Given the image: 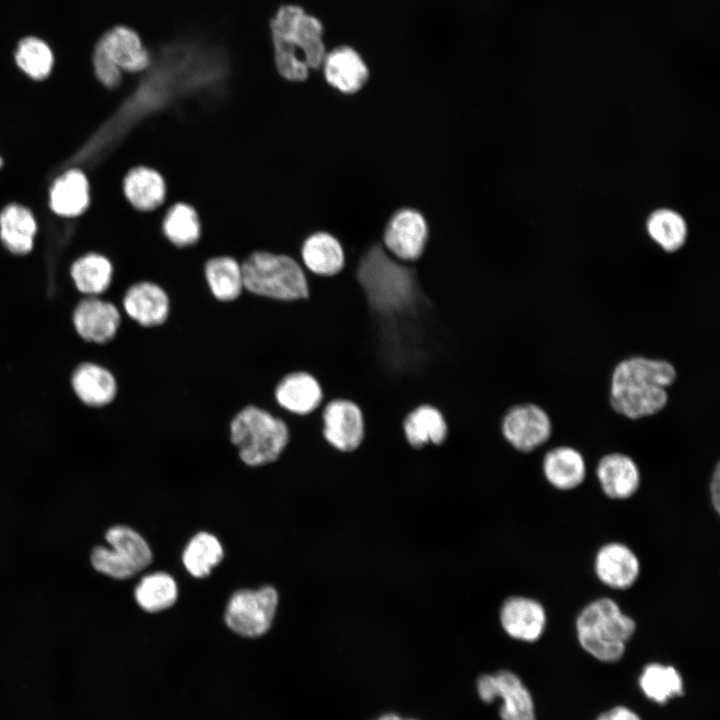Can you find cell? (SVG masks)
<instances>
[{
	"instance_id": "5b68a950",
	"label": "cell",
	"mask_w": 720,
	"mask_h": 720,
	"mask_svg": "<svg viewBox=\"0 0 720 720\" xmlns=\"http://www.w3.org/2000/svg\"><path fill=\"white\" fill-rule=\"evenodd\" d=\"M244 288L278 301H299L310 295L304 267L290 255L257 250L241 261Z\"/></svg>"
},
{
	"instance_id": "e0dca14e",
	"label": "cell",
	"mask_w": 720,
	"mask_h": 720,
	"mask_svg": "<svg viewBox=\"0 0 720 720\" xmlns=\"http://www.w3.org/2000/svg\"><path fill=\"white\" fill-rule=\"evenodd\" d=\"M500 622L504 631L512 638L535 642L541 638L548 615L545 606L528 596H511L500 609Z\"/></svg>"
},
{
	"instance_id": "3957f363",
	"label": "cell",
	"mask_w": 720,
	"mask_h": 720,
	"mask_svg": "<svg viewBox=\"0 0 720 720\" xmlns=\"http://www.w3.org/2000/svg\"><path fill=\"white\" fill-rule=\"evenodd\" d=\"M356 277L368 304L383 315L407 309L416 296L414 271L392 258L380 244L362 255Z\"/></svg>"
},
{
	"instance_id": "30bf717a",
	"label": "cell",
	"mask_w": 720,
	"mask_h": 720,
	"mask_svg": "<svg viewBox=\"0 0 720 720\" xmlns=\"http://www.w3.org/2000/svg\"><path fill=\"white\" fill-rule=\"evenodd\" d=\"M71 323L84 342L106 345L117 337L122 325V314L111 300L100 296H82L72 310Z\"/></svg>"
},
{
	"instance_id": "9c48e42d",
	"label": "cell",
	"mask_w": 720,
	"mask_h": 720,
	"mask_svg": "<svg viewBox=\"0 0 720 720\" xmlns=\"http://www.w3.org/2000/svg\"><path fill=\"white\" fill-rule=\"evenodd\" d=\"M500 428L506 442L521 453H530L542 447L553 434L548 412L531 402L510 407L502 417Z\"/></svg>"
},
{
	"instance_id": "2e32d148",
	"label": "cell",
	"mask_w": 720,
	"mask_h": 720,
	"mask_svg": "<svg viewBox=\"0 0 720 720\" xmlns=\"http://www.w3.org/2000/svg\"><path fill=\"white\" fill-rule=\"evenodd\" d=\"M70 387L84 406L93 409L111 405L119 392L118 380L112 370L93 361H84L74 367Z\"/></svg>"
},
{
	"instance_id": "83f0119b",
	"label": "cell",
	"mask_w": 720,
	"mask_h": 720,
	"mask_svg": "<svg viewBox=\"0 0 720 720\" xmlns=\"http://www.w3.org/2000/svg\"><path fill=\"white\" fill-rule=\"evenodd\" d=\"M447 424L438 407L423 403L407 413L402 428L407 442L414 448H421L429 443L442 444L448 435Z\"/></svg>"
},
{
	"instance_id": "4fadbf2b",
	"label": "cell",
	"mask_w": 720,
	"mask_h": 720,
	"mask_svg": "<svg viewBox=\"0 0 720 720\" xmlns=\"http://www.w3.org/2000/svg\"><path fill=\"white\" fill-rule=\"evenodd\" d=\"M428 239V226L424 216L411 208L400 209L390 218L384 232L387 251L397 260L416 261Z\"/></svg>"
},
{
	"instance_id": "ba28073f",
	"label": "cell",
	"mask_w": 720,
	"mask_h": 720,
	"mask_svg": "<svg viewBox=\"0 0 720 720\" xmlns=\"http://www.w3.org/2000/svg\"><path fill=\"white\" fill-rule=\"evenodd\" d=\"M278 593L272 586L257 590L241 589L232 594L226 610L225 622L236 634L258 637L271 627L277 606Z\"/></svg>"
},
{
	"instance_id": "7c38bea8",
	"label": "cell",
	"mask_w": 720,
	"mask_h": 720,
	"mask_svg": "<svg viewBox=\"0 0 720 720\" xmlns=\"http://www.w3.org/2000/svg\"><path fill=\"white\" fill-rule=\"evenodd\" d=\"M325 440L342 452L356 450L365 436V417L361 407L351 399L335 398L322 411Z\"/></svg>"
},
{
	"instance_id": "6da1fadb",
	"label": "cell",
	"mask_w": 720,
	"mask_h": 720,
	"mask_svg": "<svg viewBox=\"0 0 720 720\" xmlns=\"http://www.w3.org/2000/svg\"><path fill=\"white\" fill-rule=\"evenodd\" d=\"M677 379L667 360L634 355L620 360L610 375L609 404L629 420L654 416L669 402L668 388Z\"/></svg>"
},
{
	"instance_id": "cb8c5ba5",
	"label": "cell",
	"mask_w": 720,
	"mask_h": 720,
	"mask_svg": "<svg viewBox=\"0 0 720 720\" xmlns=\"http://www.w3.org/2000/svg\"><path fill=\"white\" fill-rule=\"evenodd\" d=\"M542 472L551 487L559 491H571L585 481L587 463L577 448L559 445L545 453Z\"/></svg>"
},
{
	"instance_id": "4dcf8cb0",
	"label": "cell",
	"mask_w": 720,
	"mask_h": 720,
	"mask_svg": "<svg viewBox=\"0 0 720 720\" xmlns=\"http://www.w3.org/2000/svg\"><path fill=\"white\" fill-rule=\"evenodd\" d=\"M137 604L146 612L157 613L173 606L178 598L175 579L165 572H154L141 578L135 591Z\"/></svg>"
},
{
	"instance_id": "836d02e7",
	"label": "cell",
	"mask_w": 720,
	"mask_h": 720,
	"mask_svg": "<svg viewBox=\"0 0 720 720\" xmlns=\"http://www.w3.org/2000/svg\"><path fill=\"white\" fill-rule=\"evenodd\" d=\"M643 693L651 700L664 704L683 692L682 678L670 665L650 663L645 666L639 679Z\"/></svg>"
},
{
	"instance_id": "e575fe53",
	"label": "cell",
	"mask_w": 720,
	"mask_h": 720,
	"mask_svg": "<svg viewBox=\"0 0 720 720\" xmlns=\"http://www.w3.org/2000/svg\"><path fill=\"white\" fill-rule=\"evenodd\" d=\"M647 228L653 240L668 252L678 250L686 239L684 220L671 210L655 211L648 220Z\"/></svg>"
},
{
	"instance_id": "44dd1931",
	"label": "cell",
	"mask_w": 720,
	"mask_h": 720,
	"mask_svg": "<svg viewBox=\"0 0 720 720\" xmlns=\"http://www.w3.org/2000/svg\"><path fill=\"white\" fill-rule=\"evenodd\" d=\"M49 207L60 217L82 215L91 203V186L79 168H70L57 176L49 188Z\"/></svg>"
},
{
	"instance_id": "f546056e",
	"label": "cell",
	"mask_w": 720,
	"mask_h": 720,
	"mask_svg": "<svg viewBox=\"0 0 720 720\" xmlns=\"http://www.w3.org/2000/svg\"><path fill=\"white\" fill-rule=\"evenodd\" d=\"M164 237L177 248L195 245L201 237V223L193 206L184 202L170 205L162 218Z\"/></svg>"
},
{
	"instance_id": "f1b7e54d",
	"label": "cell",
	"mask_w": 720,
	"mask_h": 720,
	"mask_svg": "<svg viewBox=\"0 0 720 720\" xmlns=\"http://www.w3.org/2000/svg\"><path fill=\"white\" fill-rule=\"evenodd\" d=\"M203 277L211 294L221 302L234 301L245 290L241 262L229 255L208 258Z\"/></svg>"
},
{
	"instance_id": "5bb4252c",
	"label": "cell",
	"mask_w": 720,
	"mask_h": 720,
	"mask_svg": "<svg viewBox=\"0 0 720 720\" xmlns=\"http://www.w3.org/2000/svg\"><path fill=\"white\" fill-rule=\"evenodd\" d=\"M593 570L604 586L628 590L635 585L641 574L640 559L627 544L610 541L601 545L595 553Z\"/></svg>"
},
{
	"instance_id": "4316f807",
	"label": "cell",
	"mask_w": 720,
	"mask_h": 720,
	"mask_svg": "<svg viewBox=\"0 0 720 720\" xmlns=\"http://www.w3.org/2000/svg\"><path fill=\"white\" fill-rule=\"evenodd\" d=\"M69 276L82 296H103L113 283L114 266L107 256L87 252L71 262Z\"/></svg>"
},
{
	"instance_id": "8992f818",
	"label": "cell",
	"mask_w": 720,
	"mask_h": 720,
	"mask_svg": "<svg viewBox=\"0 0 720 720\" xmlns=\"http://www.w3.org/2000/svg\"><path fill=\"white\" fill-rule=\"evenodd\" d=\"M289 428L284 420L255 405L235 414L230 423V439L240 459L257 467L274 462L289 442Z\"/></svg>"
},
{
	"instance_id": "7a4b0ae2",
	"label": "cell",
	"mask_w": 720,
	"mask_h": 720,
	"mask_svg": "<svg viewBox=\"0 0 720 720\" xmlns=\"http://www.w3.org/2000/svg\"><path fill=\"white\" fill-rule=\"evenodd\" d=\"M274 67L281 78L302 83L326 56L320 21L298 6H284L271 22Z\"/></svg>"
},
{
	"instance_id": "60d3db41",
	"label": "cell",
	"mask_w": 720,
	"mask_h": 720,
	"mask_svg": "<svg viewBox=\"0 0 720 720\" xmlns=\"http://www.w3.org/2000/svg\"><path fill=\"white\" fill-rule=\"evenodd\" d=\"M286 101H287V95H286ZM287 112H288V105H287ZM288 120H289V114H288ZM289 125H290V120H289Z\"/></svg>"
},
{
	"instance_id": "277c9868",
	"label": "cell",
	"mask_w": 720,
	"mask_h": 720,
	"mask_svg": "<svg viewBox=\"0 0 720 720\" xmlns=\"http://www.w3.org/2000/svg\"><path fill=\"white\" fill-rule=\"evenodd\" d=\"M580 646L603 662H616L625 653L637 624L610 597H599L587 603L575 622Z\"/></svg>"
},
{
	"instance_id": "9a60e30c",
	"label": "cell",
	"mask_w": 720,
	"mask_h": 720,
	"mask_svg": "<svg viewBox=\"0 0 720 720\" xmlns=\"http://www.w3.org/2000/svg\"><path fill=\"white\" fill-rule=\"evenodd\" d=\"M122 310L127 317L146 328L164 324L170 314V299L165 289L151 280H138L130 284L121 298Z\"/></svg>"
},
{
	"instance_id": "7402d4cb",
	"label": "cell",
	"mask_w": 720,
	"mask_h": 720,
	"mask_svg": "<svg viewBox=\"0 0 720 720\" xmlns=\"http://www.w3.org/2000/svg\"><path fill=\"white\" fill-rule=\"evenodd\" d=\"M38 225L32 210L20 203H10L0 211V242L11 255L24 257L35 246Z\"/></svg>"
},
{
	"instance_id": "d6986e66",
	"label": "cell",
	"mask_w": 720,
	"mask_h": 720,
	"mask_svg": "<svg viewBox=\"0 0 720 720\" xmlns=\"http://www.w3.org/2000/svg\"><path fill=\"white\" fill-rule=\"evenodd\" d=\"M105 55L123 73H143L151 64V54L144 47L138 34L126 26H115L106 31L96 42Z\"/></svg>"
},
{
	"instance_id": "484cf974",
	"label": "cell",
	"mask_w": 720,
	"mask_h": 720,
	"mask_svg": "<svg viewBox=\"0 0 720 720\" xmlns=\"http://www.w3.org/2000/svg\"><path fill=\"white\" fill-rule=\"evenodd\" d=\"M122 192L133 209L151 212L165 203L166 183L156 169L138 165L130 168L124 175Z\"/></svg>"
},
{
	"instance_id": "d4e9b609",
	"label": "cell",
	"mask_w": 720,
	"mask_h": 720,
	"mask_svg": "<svg viewBox=\"0 0 720 720\" xmlns=\"http://www.w3.org/2000/svg\"><path fill=\"white\" fill-rule=\"evenodd\" d=\"M322 66L326 82L343 94L358 92L369 77L361 56L348 46L326 53Z\"/></svg>"
},
{
	"instance_id": "8fae6325",
	"label": "cell",
	"mask_w": 720,
	"mask_h": 720,
	"mask_svg": "<svg viewBox=\"0 0 720 720\" xmlns=\"http://www.w3.org/2000/svg\"><path fill=\"white\" fill-rule=\"evenodd\" d=\"M479 697L486 703L495 698L503 700L502 720H535L532 697L520 678L511 671L482 675L477 680Z\"/></svg>"
},
{
	"instance_id": "74e56055",
	"label": "cell",
	"mask_w": 720,
	"mask_h": 720,
	"mask_svg": "<svg viewBox=\"0 0 720 720\" xmlns=\"http://www.w3.org/2000/svg\"><path fill=\"white\" fill-rule=\"evenodd\" d=\"M597 720H641L637 714L630 709L618 706L603 714Z\"/></svg>"
},
{
	"instance_id": "ab89813d",
	"label": "cell",
	"mask_w": 720,
	"mask_h": 720,
	"mask_svg": "<svg viewBox=\"0 0 720 720\" xmlns=\"http://www.w3.org/2000/svg\"><path fill=\"white\" fill-rule=\"evenodd\" d=\"M3 164H4V160H3V158L0 156V169L3 167Z\"/></svg>"
},
{
	"instance_id": "d6a6232c",
	"label": "cell",
	"mask_w": 720,
	"mask_h": 720,
	"mask_svg": "<svg viewBox=\"0 0 720 720\" xmlns=\"http://www.w3.org/2000/svg\"><path fill=\"white\" fill-rule=\"evenodd\" d=\"M224 550L216 536L199 532L187 543L182 561L190 575L196 578L208 576L223 559Z\"/></svg>"
},
{
	"instance_id": "ffe728a7",
	"label": "cell",
	"mask_w": 720,
	"mask_h": 720,
	"mask_svg": "<svg viewBox=\"0 0 720 720\" xmlns=\"http://www.w3.org/2000/svg\"><path fill=\"white\" fill-rule=\"evenodd\" d=\"M323 389L318 379L306 371L286 374L275 387L274 397L284 410L300 416L309 415L321 405Z\"/></svg>"
},
{
	"instance_id": "d590c367",
	"label": "cell",
	"mask_w": 720,
	"mask_h": 720,
	"mask_svg": "<svg viewBox=\"0 0 720 720\" xmlns=\"http://www.w3.org/2000/svg\"><path fill=\"white\" fill-rule=\"evenodd\" d=\"M92 67L96 80L104 88L116 90L122 84L124 73L97 46L93 48Z\"/></svg>"
},
{
	"instance_id": "f35d334b",
	"label": "cell",
	"mask_w": 720,
	"mask_h": 720,
	"mask_svg": "<svg viewBox=\"0 0 720 720\" xmlns=\"http://www.w3.org/2000/svg\"><path fill=\"white\" fill-rule=\"evenodd\" d=\"M376 720H415V719H403L396 714L388 713V714L380 716Z\"/></svg>"
},
{
	"instance_id": "ac0fdd59",
	"label": "cell",
	"mask_w": 720,
	"mask_h": 720,
	"mask_svg": "<svg viewBox=\"0 0 720 720\" xmlns=\"http://www.w3.org/2000/svg\"><path fill=\"white\" fill-rule=\"evenodd\" d=\"M595 474L604 495L612 500L632 498L641 486V471L636 461L623 452L603 455Z\"/></svg>"
},
{
	"instance_id": "52a82bcc",
	"label": "cell",
	"mask_w": 720,
	"mask_h": 720,
	"mask_svg": "<svg viewBox=\"0 0 720 720\" xmlns=\"http://www.w3.org/2000/svg\"><path fill=\"white\" fill-rule=\"evenodd\" d=\"M105 538L111 548L97 546L91 553V563L100 573L124 580L151 564L152 551L134 529L124 525L113 526L106 532Z\"/></svg>"
},
{
	"instance_id": "603a6c76",
	"label": "cell",
	"mask_w": 720,
	"mask_h": 720,
	"mask_svg": "<svg viewBox=\"0 0 720 720\" xmlns=\"http://www.w3.org/2000/svg\"><path fill=\"white\" fill-rule=\"evenodd\" d=\"M302 266L319 277H332L345 266V254L339 240L327 231H315L302 242L299 251Z\"/></svg>"
},
{
	"instance_id": "1f68e13d",
	"label": "cell",
	"mask_w": 720,
	"mask_h": 720,
	"mask_svg": "<svg viewBox=\"0 0 720 720\" xmlns=\"http://www.w3.org/2000/svg\"><path fill=\"white\" fill-rule=\"evenodd\" d=\"M14 60L17 67L34 81L46 80L55 64L54 53L49 44L32 35L18 41Z\"/></svg>"
},
{
	"instance_id": "8d00e7d4",
	"label": "cell",
	"mask_w": 720,
	"mask_h": 720,
	"mask_svg": "<svg viewBox=\"0 0 720 720\" xmlns=\"http://www.w3.org/2000/svg\"><path fill=\"white\" fill-rule=\"evenodd\" d=\"M709 496L712 507L715 513L719 514L720 511V466L719 463L715 465L714 471L710 478L709 483Z\"/></svg>"
}]
</instances>
